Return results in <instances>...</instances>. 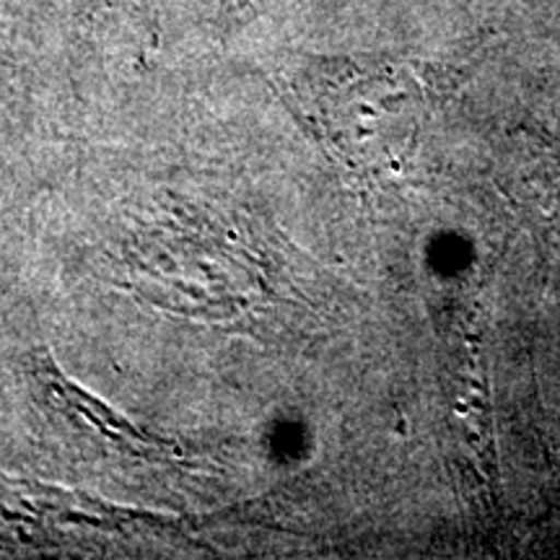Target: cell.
Segmentation results:
<instances>
[{
  "label": "cell",
  "mask_w": 560,
  "mask_h": 560,
  "mask_svg": "<svg viewBox=\"0 0 560 560\" xmlns=\"http://www.w3.org/2000/svg\"><path fill=\"white\" fill-rule=\"evenodd\" d=\"M26 374L34 384V395H37L42 412L79 450H91L96 454H122V457L136 459L156 454L161 441L138 431L136 425L122 420L107 405L66 380L47 350H34L30 361H26Z\"/></svg>",
  "instance_id": "obj_1"
}]
</instances>
